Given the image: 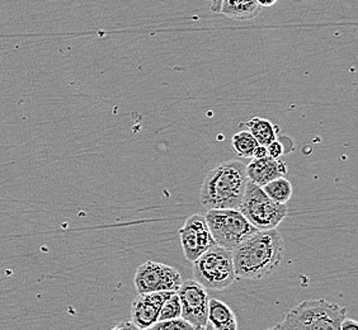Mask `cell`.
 Masks as SVG:
<instances>
[{
  "instance_id": "6da1fadb",
  "label": "cell",
  "mask_w": 358,
  "mask_h": 330,
  "mask_svg": "<svg viewBox=\"0 0 358 330\" xmlns=\"http://www.w3.org/2000/svg\"><path fill=\"white\" fill-rule=\"evenodd\" d=\"M283 239L275 230H258L234 249L233 263L239 280H262L273 275L283 261Z\"/></svg>"
},
{
  "instance_id": "7a4b0ae2",
  "label": "cell",
  "mask_w": 358,
  "mask_h": 330,
  "mask_svg": "<svg viewBox=\"0 0 358 330\" xmlns=\"http://www.w3.org/2000/svg\"><path fill=\"white\" fill-rule=\"evenodd\" d=\"M247 183L244 163L239 160L224 162L207 173L201 187V205L208 210H238Z\"/></svg>"
},
{
  "instance_id": "3957f363",
  "label": "cell",
  "mask_w": 358,
  "mask_h": 330,
  "mask_svg": "<svg viewBox=\"0 0 358 330\" xmlns=\"http://www.w3.org/2000/svg\"><path fill=\"white\" fill-rule=\"evenodd\" d=\"M347 309L323 299L305 300L289 310L281 323L282 330H339Z\"/></svg>"
},
{
  "instance_id": "277c9868",
  "label": "cell",
  "mask_w": 358,
  "mask_h": 330,
  "mask_svg": "<svg viewBox=\"0 0 358 330\" xmlns=\"http://www.w3.org/2000/svg\"><path fill=\"white\" fill-rule=\"evenodd\" d=\"M193 280L205 289H225L236 280L233 253L215 245L192 261Z\"/></svg>"
},
{
  "instance_id": "5b68a950",
  "label": "cell",
  "mask_w": 358,
  "mask_h": 330,
  "mask_svg": "<svg viewBox=\"0 0 358 330\" xmlns=\"http://www.w3.org/2000/svg\"><path fill=\"white\" fill-rule=\"evenodd\" d=\"M238 210L257 230L277 229L289 213L287 205L271 200L262 187L249 180Z\"/></svg>"
},
{
  "instance_id": "8992f818",
  "label": "cell",
  "mask_w": 358,
  "mask_h": 330,
  "mask_svg": "<svg viewBox=\"0 0 358 330\" xmlns=\"http://www.w3.org/2000/svg\"><path fill=\"white\" fill-rule=\"evenodd\" d=\"M205 219L216 245L225 248L230 252L258 231L249 224L239 210H208Z\"/></svg>"
},
{
  "instance_id": "52a82bcc",
  "label": "cell",
  "mask_w": 358,
  "mask_h": 330,
  "mask_svg": "<svg viewBox=\"0 0 358 330\" xmlns=\"http://www.w3.org/2000/svg\"><path fill=\"white\" fill-rule=\"evenodd\" d=\"M182 282V277L177 269L164 263L152 261L140 264L134 277L138 295L164 291L177 292Z\"/></svg>"
},
{
  "instance_id": "ba28073f",
  "label": "cell",
  "mask_w": 358,
  "mask_h": 330,
  "mask_svg": "<svg viewBox=\"0 0 358 330\" xmlns=\"http://www.w3.org/2000/svg\"><path fill=\"white\" fill-rule=\"evenodd\" d=\"M183 254L189 261H194L208 249L215 247L214 238L207 225L205 215L194 213L187 219L179 230Z\"/></svg>"
},
{
  "instance_id": "9c48e42d",
  "label": "cell",
  "mask_w": 358,
  "mask_h": 330,
  "mask_svg": "<svg viewBox=\"0 0 358 330\" xmlns=\"http://www.w3.org/2000/svg\"><path fill=\"white\" fill-rule=\"evenodd\" d=\"M177 295L182 306V317L196 328L205 329L208 313V294L201 283L194 280H187L177 289Z\"/></svg>"
},
{
  "instance_id": "30bf717a",
  "label": "cell",
  "mask_w": 358,
  "mask_h": 330,
  "mask_svg": "<svg viewBox=\"0 0 358 330\" xmlns=\"http://www.w3.org/2000/svg\"><path fill=\"white\" fill-rule=\"evenodd\" d=\"M172 291L141 294L132 301V323L140 330L149 329L158 322L159 311L162 305L172 295Z\"/></svg>"
},
{
  "instance_id": "8fae6325",
  "label": "cell",
  "mask_w": 358,
  "mask_h": 330,
  "mask_svg": "<svg viewBox=\"0 0 358 330\" xmlns=\"http://www.w3.org/2000/svg\"><path fill=\"white\" fill-rule=\"evenodd\" d=\"M289 168L282 160L266 157L262 159H253L245 165V174L249 182L257 186L263 187L277 178L285 177Z\"/></svg>"
},
{
  "instance_id": "7c38bea8",
  "label": "cell",
  "mask_w": 358,
  "mask_h": 330,
  "mask_svg": "<svg viewBox=\"0 0 358 330\" xmlns=\"http://www.w3.org/2000/svg\"><path fill=\"white\" fill-rule=\"evenodd\" d=\"M257 0H221L220 14L234 21H252L261 14Z\"/></svg>"
},
{
  "instance_id": "4fadbf2b",
  "label": "cell",
  "mask_w": 358,
  "mask_h": 330,
  "mask_svg": "<svg viewBox=\"0 0 358 330\" xmlns=\"http://www.w3.org/2000/svg\"><path fill=\"white\" fill-rule=\"evenodd\" d=\"M207 323L215 330H238V322L230 306L217 299L208 301Z\"/></svg>"
},
{
  "instance_id": "5bb4252c",
  "label": "cell",
  "mask_w": 358,
  "mask_h": 330,
  "mask_svg": "<svg viewBox=\"0 0 358 330\" xmlns=\"http://www.w3.org/2000/svg\"><path fill=\"white\" fill-rule=\"evenodd\" d=\"M241 127H245V130L249 131L253 135V138L259 145L267 146L272 141L277 140L278 126L272 124L269 120H266V118H252L247 122L241 124Z\"/></svg>"
},
{
  "instance_id": "9a60e30c",
  "label": "cell",
  "mask_w": 358,
  "mask_h": 330,
  "mask_svg": "<svg viewBox=\"0 0 358 330\" xmlns=\"http://www.w3.org/2000/svg\"><path fill=\"white\" fill-rule=\"evenodd\" d=\"M264 193L268 196L271 200L275 201L277 203L286 205L292 196V186L289 179L281 177L269 182L262 187Z\"/></svg>"
},
{
  "instance_id": "2e32d148",
  "label": "cell",
  "mask_w": 358,
  "mask_h": 330,
  "mask_svg": "<svg viewBox=\"0 0 358 330\" xmlns=\"http://www.w3.org/2000/svg\"><path fill=\"white\" fill-rule=\"evenodd\" d=\"M231 145L239 158L248 159L252 158L255 148L259 144L249 131L241 130L233 136Z\"/></svg>"
},
{
  "instance_id": "e0dca14e",
  "label": "cell",
  "mask_w": 358,
  "mask_h": 330,
  "mask_svg": "<svg viewBox=\"0 0 358 330\" xmlns=\"http://www.w3.org/2000/svg\"><path fill=\"white\" fill-rule=\"evenodd\" d=\"M182 317L180 301H179L177 292H173L172 295L169 296V299L166 300V303L162 305L160 311H159L158 322L171 320V319H177V317Z\"/></svg>"
},
{
  "instance_id": "ac0fdd59",
  "label": "cell",
  "mask_w": 358,
  "mask_h": 330,
  "mask_svg": "<svg viewBox=\"0 0 358 330\" xmlns=\"http://www.w3.org/2000/svg\"><path fill=\"white\" fill-rule=\"evenodd\" d=\"M146 330H205L196 328L194 325L188 323L183 317H177V319H171V320H163V322H157L149 329Z\"/></svg>"
},
{
  "instance_id": "d6986e66",
  "label": "cell",
  "mask_w": 358,
  "mask_h": 330,
  "mask_svg": "<svg viewBox=\"0 0 358 330\" xmlns=\"http://www.w3.org/2000/svg\"><path fill=\"white\" fill-rule=\"evenodd\" d=\"M283 152H285L283 145L278 140H275L271 144L267 145V152L271 158L280 159L285 154Z\"/></svg>"
},
{
  "instance_id": "ffe728a7",
  "label": "cell",
  "mask_w": 358,
  "mask_h": 330,
  "mask_svg": "<svg viewBox=\"0 0 358 330\" xmlns=\"http://www.w3.org/2000/svg\"><path fill=\"white\" fill-rule=\"evenodd\" d=\"M339 330H358V323L356 320H352L350 317H345L343 322L341 323Z\"/></svg>"
},
{
  "instance_id": "44dd1931",
  "label": "cell",
  "mask_w": 358,
  "mask_h": 330,
  "mask_svg": "<svg viewBox=\"0 0 358 330\" xmlns=\"http://www.w3.org/2000/svg\"><path fill=\"white\" fill-rule=\"evenodd\" d=\"M266 157H268V152H267V146H264V145H258V146L255 148V152H253L252 158L262 159L266 158Z\"/></svg>"
},
{
  "instance_id": "7402d4cb",
  "label": "cell",
  "mask_w": 358,
  "mask_h": 330,
  "mask_svg": "<svg viewBox=\"0 0 358 330\" xmlns=\"http://www.w3.org/2000/svg\"><path fill=\"white\" fill-rule=\"evenodd\" d=\"M110 330H140L135 324L130 322V320H124L121 323L117 324L113 329Z\"/></svg>"
},
{
  "instance_id": "603a6c76",
  "label": "cell",
  "mask_w": 358,
  "mask_h": 330,
  "mask_svg": "<svg viewBox=\"0 0 358 330\" xmlns=\"http://www.w3.org/2000/svg\"><path fill=\"white\" fill-rule=\"evenodd\" d=\"M261 7H272L278 0H257Z\"/></svg>"
},
{
  "instance_id": "cb8c5ba5",
  "label": "cell",
  "mask_w": 358,
  "mask_h": 330,
  "mask_svg": "<svg viewBox=\"0 0 358 330\" xmlns=\"http://www.w3.org/2000/svg\"><path fill=\"white\" fill-rule=\"evenodd\" d=\"M220 3L221 0H211V10L220 14Z\"/></svg>"
},
{
  "instance_id": "d4e9b609",
  "label": "cell",
  "mask_w": 358,
  "mask_h": 330,
  "mask_svg": "<svg viewBox=\"0 0 358 330\" xmlns=\"http://www.w3.org/2000/svg\"><path fill=\"white\" fill-rule=\"evenodd\" d=\"M205 330H215V329H214V328H213V327H211V325H210V324L207 323L206 327H205Z\"/></svg>"
},
{
  "instance_id": "484cf974",
  "label": "cell",
  "mask_w": 358,
  "mask_h": 330,
  "mask_svg": "<svg viewBox=\"0 0 358 330\" xmlns=\"http://www.w3.org/2000/svg\"><path fill=\"white\" fill-rule=\"evenodd\" d=\"M267 330H282V329H280V328H278V325H277V324H275V327H273V328H269V329H267Z\"/></svg>"
},
{
  "instance_id": "4316f807",
  "label": "cell",
  "mask_w": 358,
  "mask_h": 330,
  "mask_svg": "<svg viewBox=\"0 0 358 330\" xmlns=\"http://www.w3.org/2000/svg\"><path fill=\"white\" fill-rule=\"evenodd\" d=\"M206 1H211V0H206Z\"/></svg>"
}]
</instances>
